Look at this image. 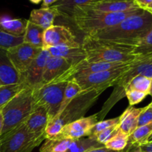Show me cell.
<instances>
[{
	"instance_id": "cell-1",
	"label": "cell",
	"mask_w": 152,
	"mask_h": 152,
	"mask_svg": "<svg viewBox=\"0 0 152 152\" xmlns=\"http://www.w3.org/2000/svg\"><path fill=\"white\" fill-rule=\"evenodd\" d=\"M151 27L152 13L142 10L114 26L85 35L135 47Z\"/></svg>"
},
{
	"instance_id": "cell-2",
	"label": "cell",
	"mask_w": 152,
	"mask_h": 152,
	"mask_svg": "<svg viewBox=\"0 0 152 152\" xmlns=\"http://www.w3.org/2000/svg\"><path fill=\"white\" fill-rule=\"evenodd\" d=\"M88 62H120L134 60L139 55L133 53L134 46L119 44L85 35L81 44Z\"/></svg>"
},
{
	"instance_id": "cell-3",
	"label": "cell",
	"mask_w": 152,
	"mask_h": 152,
	"mask_svg": "<svg viewBox=\"0 0 152 152\" xmlns=\"http://www.w3.org/2000/svg\"><path fill=\"white\" fill-rule=\"evenodd\" d=\"M143 9L136 7L118 13H106L91 10L83 7H76L73 10L71 20L80 31L85 34H92L114 26L126 18L140 13Z\"/></svg>"
},
{
	"instance_id": "cell-4",
	"label": "cell",
	"mask_w": 152,
	"mask_h": 152,
	"mask_svg": "<svg viewBox=\"0 0 152 152\" xmlns=\"http://www.w3.org/2000/svg\"><path fill=\"white\" fill-rule=\"evenodd\" d=\"M102 93L96 90L80 92L59 115L49 122L45 132L46 139L55 137L60 133L64 126L84 117Z\"/></svg>"
},
{
	"instance_id": "cell-5",
	"label": "cell",
	"mask_w": 152,
	"mask_h": 152,
	"mask_svg": "<svg viewBox=\"0 0 152 152\" xmlns=\"http://www.w3.org/2000/svg\"><path fill=\"white\" fill-rule=\"evenodd\" d=\"M138 76L152 78V53L138 56L129 64L126 71L114 86L111 96L104 104L100 111L97 113L98 120H102L115 104L126 96V87L134 77Z\"/></svg>"
},
{
	"instance_id": "cell-6",
	"label": "cell",
	"mask_w": 152,
	"mask_h": 152,
	"mask_svg": "<svg viewBox=\"0 0 152 152\" xmlns=\"http://www.w3.org/2000/svg\"><path fill=\"white\" fill-rule=\"evenodd\" d=\"M32 88H24L1 108L4 125L1 135L20 126L34 110Z\"/></svg>"
},
{
	"instance_id": "cell-7",
	"label": "cell",
	"mask_w": 152,
	"mask_h": 152,
	"mask_svg": "<svg viewBox=\"0 0 152 152\" xmlns=\"http://www.w3.org/2000/svg\"><path fill=\"white\" fill-rule=\"evenodd\" d=\"M45 139L31 133L23 123L0 136V152H32Z\"/></svg>"
},
{
	"instance_id": "cell-8",
	"label": "cell",
	"mask_w": 152,
	"mask_h": 152,
	"mask_svg": "<svg viewBox=\"0 0 152 152\" xmlns=\"http://www.w3.org/2000/svg\"><path fill=\"white\" fill-rule=\"evenodd\" d=\"M67 82L40 85L33 89L34 108L42 106L47 111L50 121L57 114L63 99Z\"/></svg>"
},
{
	"instance_id": "cell-9",
	"label": "cell",
	"mask_w": 152,
	"mask_h": 152,
	"mask_svg": "<svg viewBox=\"0 0 152 152\" xmlns=\"http://www.w3.org/2000/svg\"><path fill=\"white\" fill-rule=\"evenodd\" d=\"M129 64L122 68L79 76L72 80L80 86L83 91L96 90L103 92L108 88L117 84V81L128 68Z\"/></svg>"
},
{
	"instance_id": "cell-10",
	"label": "cell",
	"mask_w": 152,
	"mask_h": 152,
	"mask_svg": "<svg viewBox=\"0 0 152 152\" xmlns=\"http://www.w3.org/2000/svg\"><path fill=\"white\" fill-rule=\"evenodd\" d=\"M42 50V48L22 42L7 49V54L15 70L22 74L28 69Z\"/></svg>"
},
{
	"instance_id": "cell-11",
	"label": "cell",
	"mask_w": 152,
	"mask_h": 152,
	"mask_svg": "<svg viewBox=\"0 0 152 152\" xmlns=\"http://www.w3.org/2000/svg\"><path fill=\"white\" fill-rule=\"evenodd\" d=\"M80 45L72 31L63 25H53L44 31L43 50H48L50 48L56 46L78 47Z\"/></svg>"
},
{
	"instance_id": "cell-12",
	"label": "cell",
	"mask_w": 152,
	"mask_h": 152,
	"mask_svg": "<svg viewBox=\"0 0 152 152\" xmlns=\"http://www.w3.org/2000/svg\"><path fill=\"white\" fill-rule=\"evenodd\" d=\"M50 56L48 50H42L25 73L19 74V83L25 88L34 89L40 86L42 81L43 72L48 59Z\"/></svg>"
},
{
	"instance_id": "cell-13",
	"label": "cell",
	"mask_w": 152,
	"mask_h": 152,
	"mask_svg": "<svg viewBox=\"0 0 152 152\" xmlns=\"http://www.w3.org/2000/svg\"><path fill=\"white\" fill-rule=\"evenodd\" d=\"M98 121L99 120L97 114H93L89 117H83L64 126L60 133L55 137L77 140L90 137L91 135V131L94 126Z\"/></svg>"
},
{
	"instance_id": "cell-14",
	"label": "cell",
	"mask_w": 152,
	"mask_h": 152,
	"mask_svg": "<svg viewBox=\"0 0 152 152\" xmlns=\"http://www.w3.org/2000/svg\"><path fill=\"white\" fill-rule=\"evenodd\" d=\"M78 7L106 13L124 12L139 7L135 4L134 0H96L87 4Z\"/></svg>"
},
{
	"instance_id": "cell-15",
	"label": "cell",
	"mask_w": 152,
	"mask_h": 152,
	"mask_svg": "<svg viewBox=\"0 0 152 152\" xmlns=\"http://www.w3.org/2000/svg\"><path fill=\"white\" fill-rule=\"evenodd\" d=\"M71 66V63L66 59L50 56L45 67L41 85L56 81L58 78L63 75L64 73L66 72Z\"/></svg>"
},
{
	"instance_id": "cell-16",
	"label": "cell",
	"mask_w": 152,
	"mask_h": 152,
	"mask_svg": "<svg viewBox=\"0 0 152 152\" xmlns=\"http://www.w3.org/2000/svg\"><path fill=\"white\" fill-rule=\"evenodd\" d=\"M50 122V117L45 108L39 106L34 108L24 123L27 129L37 135H45V129Z\"/></svg>"
},
{
	"instance_id": "cell-17",
	"label": "cell",
	"mask_w": 152,
	"mask_h": 152,
	"mask_svg": "<svg viewBox=\"0 0 152 152\" xmlns=\"http://www.w3.org/2000/svg\"><path fill=\"white\" fill-rule=\"evenodd\" d=\"M19 82V74L12 65L7 50L0 48V87L16 84Z\"/></svg>"
},
{
	"instance_id": "cell-18",
	"label": "cell",
	"mask_w": 152,
	"mask_h": 152,
	"mask_svg": "<svg viewBox=\"0 0 152 152\" xmlns=\"http://www.w3.org/2000/svg\"><path fill=\"white\" fill-rule=\"evenodd\" d=\"M51 56L61 57L66 59L71 65L79 63L86 59V55L81 45L78 47L71 46H56L48 49Z\"/></svg>"
},
{
	"instance_id": "cell-19",
	"label": "cell",
	"mask_w": 152,
	"mask_h": 152,
	"mask_svg": "<svg viewBox=\"0 0 152 152\" xmlns=\"http://www.w3.org/2000/svg\"><path fill=\"white\" fill-rule=\"evenodd\" d=\"M56 16H59L57 11L52 6H50L39 9H34L31 12L28 20L46 30L53 25Z\"/></svg>"
},
{
	"instance_id": "cell-20",
	"label": "cell",
	"mask_w": 152,
	"mask_h": 152,
	"mask_svg": "<svg viewBox=\"0 0 152 152\" xmlns=\"http://www.w3.org/2000/svg\"><path fill=\"white\" fill-rule=\"evenodd\" d=\"M143 108H134L129 106L120 116L119 129L130 136L137 128V122L139 116Z\"/></svg>"
},
{
	"instance_id": "cell-21",
	"label": "cell",
	"mask_w": 152,
	"mask_h": 152,
	"mask_svg": "<svg viewBox=\"0 0 152 152\" xmlns=\"http://www.w3.org/2000/svg\"><path fill=\"white\" fill-rule=\"evenodd\" d=\"M27 24L28 20L25 19H11L7 16L0 17V29L13 37H23Z\"/></svg>"
},
{
	"instance_id": "cell-22",
	"label": "cell",
	"mask_w": 152,
	"mask_h": 152,
	"mask_svg": "<svg viewBox=\"0 0 152 152\" xmlns=\"http://www.w3.org/2000/svg\"><path fill=\"white\" fill-rule=\"evenodd\" d=\"M45 30L28 20L26 30L23 36V42L42 48L43 34Z\"/></svg>"
},
{
	"instance_id": "cell-23",
	"label": "cell",
	"mask_w": 152,
	"mask_h": 152,
	"mask_svg": "<svg viewBox=\"0 0 152 152\" xmlns=\"http://www.w3.org/2000/svg\"><path fill=\"white\" fill-rule=\"evenodd\" d=\"M94 1L96 0H59L50 6L57 11L59 16L70 19L76 7L85 5Z\"/></svg>"
},
{
	"instance_id": "cell-24",
	"label": "cell",
	"mask_w": 152,
	"mask_h": 152,
	"mask_svg": "<svg viewBox=\"0 0 152 152\" xmlns=\"http://www.w3.org/2000/svg\"><path fill=\"white\" fill-rule=\"evenodd\" d=\"M40 147V152H65L68 149L74 140L54 137L45 139Z\"/></svg>"
},
{
	"instance_id": "cell-25",
	"label": "cell",
	"mask_w": 152,
	"mask_h": 152,
	"mask_svg": "<svg viewBox=\"0 0 152 152\" xmlns=\"http://www.w3.org/2000/svg\"><path fill=\"white\" fill-rule=\"evenodd\" d=\"M104 147L93 137H86L74 140L68 149L65 152H86L94 148Z\"/></svg>"
},
{
	"instance_id": "cell-26",
	"label": "cell",
	"mask_w": 152,
	"mask_h": 152,
	"mask_svg": "<svg viewBox=\"0 0 152 152\" xmlns=\"http://www.w3.org/2000/svg\"><path fill=\"white\" fill-rule=\"evenodd\" d=\"M129 135L118 129L117 132L104 144L105 148L115 151H122L129 145Z\"/></svg>"
},
{
	"instance_id": "cell-27",
	"label": "cell",
	"mask_w": 152,
	"mask_h": 152,
	"mask_svg": "<svg viewBox=\"0 0 152 152\" xmlns=\"http://www.w3.org/2000/svg\"><path fill=\"white\" fill-rule=\"evenodd\" d=\"M81 91H83L81 88L74 80H70L67 81L66 87H65V92H64L63 99H62V104L59 108L56 116L59 115L64 109L67 107V105L79 94Z\"/></svg>"
},
{
	"instance_id": "cell-28",
	"label": "cell",
	"mask_w": 152,
	"mask_h": 152,
	"mask_svg": "<svg viewBox=\"0 0 152 152\" xmlns=\"http://www.w3.org/2000/svg\"><path fill=\"white\" fill-rule=\"evenodd\" d=\"M26 88L21 83L7 85V86L0 87V110L3 106L10 100L14 96H16L19 92Z\"/></svg>"
},
{
	"instance_id": "cell-29",
	"label": "cell",
	"mask_w": 152,
	"mask_h": 152,
	"mask_svg": "<svg viewBox=\"0 0 152 152\" xmlns=\"http://www.w3.org/2000/svg\"><path fill=\"white\" fill-rule=\"evenodd\" d=\"M152 134V122L144 126H140L129 136V143L140 144L145 143L148 137Z\"/></svg>"
},
{
	"instance_id": "cell-30",
	"label": "cell",
	"mask_w": 152,
	"mask_h": 152,
	"mask_svg": "<svg viewBox=\"0 0 152 152\" xmlns=\"http://www.w3.org/2000/svg\"><path fill=\"white\" fill-rule=\"evenodd\" d=\"M133 53L139 56L152 53V27L134 47Z\"/></svg>"
},
{
	"instance_id": "cell-31",
	"label": "cell",
	"mask_w": 152,
	"mask_h": 152,
	"mask_svg": "<svg viewBox=\"0 0 152 152\" xmlns=\"http://www.w3.org/2000/svg\"><path fill=\"white\" fill-rule=\"evenodd\" d=\"M150 85H151V79L146 77L138 76V77H134L129 83L126 88V92L129 90H136L146 93L148 95Z\"/></svg>"
},
{
	"instance_id": "cell-32",
	"label": "cell",
	"mask_w": 152,
	"mask_h": 152,
	"mask_svg": "<svg viewBox=\"0 0 152 152\" xmlns=\"http://www.w3.org/2000/svg\"><path fill=\"white\" fill-rule=\"evenodd\" d=\"M23 42V37H13L0 29V48L4 49H8L13 46L20 45Z\"/></svg>"
},
{
	"instance_id": "cell-33",
	"label": "cell",
	"mask_w": 152,
	"mask_h": 152,
	"mask_svg": "<svg viewBox=\"0 0 152 152\" xmlns=\"http://www.w3.org/2000/svg\"><path fill=\"white\" fill-rule=\"evenodd\" d=\"M119 122H120V117H116V118L110 119V120L98 121L97 123L94 126L93 129H92L91 135V137L94 136L96 134L101 132V131L104 130V129H108V128L112 127V126L119 124Z\"/></svg>"
},
{
	"instance_id": "cell-34",
	"label": "cell",
	"mask_w": 152,
	"mask_h": 152,
	"mask_svg": "<svg viewBox=\"0 0 152 152\" xmlns=\"http://www.w3.org/2000/svg\"><path fill=\"white\" fill-rule=\"evenodd\" d=\"M119 129V124L116 125V126H112V127H110L108 129H104V130L101 131V132H98L97 134L93 136V137H94L99 143L104 144L116 133V132L118 131Z\"/></svg>"
},
{
	"instance_id": "cell-35",
	"label": "cell",
	"mask_w": 152,
	"mask_h": 152,
	"mask_svg": "<svg viewBox=\"0 0 152 152\" xmlns=\"http://www.w3.org/2000/svg\"><path fill=\"white\" fill-rule=\"evenodd\" d=\"M146 93L136 90H129L126 92V96L128 98L130 106L137 105L142 102L147 96Z\"/></svg>"
},
{
	"instance_id": "cell-36",
	"label": "cell",
	"mask_w": 152,
	"mask_h": 152,
	"mask_svg": "<svg viewBox=\"0 0 152 152\" xmlns=\"http://www.w3.org/2000/svg\"><path fill=\"white\" fill-rule=\"evenodd\" d=\"M152 122V105L150 103L147 106L144 107L143 110L140 113L138 118L137 127L144 126Z\"/></svg>"
},
{
	"instance_id": "cell-37",
	"label": "cell",
	"mask_w": 152,
	"mask_h": 152,
	"mask_svg": "<svg viewBox=\"0 0 152 152\" xmlns=\"http://www.w3.org/2000/svg\"><path fill=\"white\" fill-rule=\"evenodd\" d=\"M123 152H141L140 145L137 144H130L127 145Z\"/></svg>"
},
{
	"instance_id": "cell-38",
	"label": "cell",
	"mask_w": 152,
	"mask_h": 152,
	"mask_svg": "<svg viewBox=\"0 0 152 152\" xmlns=\"http://www.w3.org/2000/svg\"><path fill=\"white\" fill-rule=\"evenodd\" d=\"M134 2L137 7L144 10L148 4H151L152 2V0H134Z\"/></svg>"
},
{
	"instance_id": "cell-39",
	"label": "cell",
	"mask_w": 152,
	"mask_h": 152,
	"mask_svg": "<svg viewBox=\"0 0 152 152\" xmlns=\"http://www.w3.org/2000/svg\"><path fill=\"white\" fill-rule=\"evenodd\" d=\"M139 145L141 152H152V142H145Z\"/></svg>"
},
{
	"instance_id": "cell-40",
	"label": "cell",
	"mask_w": 152,
	"mask_h": 152,
	"mask_svg": "<svg viewBox=\"0 0 152 152\" xmlns=\"http://www.w3.org/2000/svg\"><path fill=\"white\" fill-rule=\"evenodd\" d=\"M86 152H123V151H112V150H109V149H108V148H105V146H104V147H101V148H94V149L89 150V151H88Z\"/></svg>"
},
{
	"instance_id": "cell-41",
	"label": "cell",
	"mask_w": 152,
	"mask_h": 152,
	"mask_svg": "<svg viewBox=\"0 0 152 152\" xmlns=\"http://www.w3.org/2000/svg\"><path fill=\"white\" fill-rule=\"evenodd\" d=\"M59 0H42V7H50V5H52L53 4H54L55 2H56Z\"/></svg>"
},
{
	"instance_id": "cell-42",
	"label": "cell",
	"mask_w": 152,
	"mask_h": 152,
	"mask_svg": "<svg viewBox=\"0 0 152 152\" xmlns=\"http://www.w3.org/2000/svg\"><path fill=\"white\" fill-rule=\"evenodd\" d=\"M3 125H4V120H3V116L2 114H1V111L0 110V136H1V133H2Z\"/></svg>"
},
{
	"instance_id": "cell-43",
	"label": "cell",
	"mask_w": 152,
	"mask_h": 152,
	"mask_svg": "<svg viewBox=\"0 0 152 152\" xmlns=\"http://www.w3.org/2000/svg\"><path fill=\"white\" fill-rule=\"evenodd\" d=\"M144 10H147V11L150 12V13H152V2L150 4H148V5L147 6V7H145V8L144 9Z\"/></svg>"
},
{
	"instance_id": "cell-44",
	"label": "cell",
	"mask_w": 152,
	"mask_h": 152,
	"mask_svg": "<svg viewBox=\"0 0 152 152\" xmlns=\"http://www.w3.org/2000/svg\"><path fill=\"white\" fill-rule=\"evenodd\" d=\"M30 1H31V3H33V4H39L40 2H41L42 0H29Z\"/></svg>"
},
{
	"instance_id": "cell-45",
	"label": "cell",
	"mask_w": 152,
	"mask_h": 152,
	"mask_svg": "<svg viewBox=\"0 0 152 152\" xmlns=\"http://www.w3.org/2000/svg\"><path fill=\"white\" fill-rule=\"evenodd\" d=\"M148 95L152 97V78L151 79V85H150V89H149V92H148Z\"/></svg>"
},
{
	"instance_id": "cell-46",
	"label": "cell",
	"mask_w": 152,
	"mask_h": 152,
	"mask_svg": "<svg viewBox=\"0 0 152 152\" xmlns=\"http://www.w3.org/2000/svg\"><path fill=\"white\" fill-rule=\"evenodd\" d=\"M152 142V134L151 135H150L149 137H148V139H147L146 142Z\"/></svg>"
},
{
	"instance_id": "cell-47",
	"label": "cell",
	"mask_w": 152,
	"mask_h": 152,
	"mask_svg": "<svg viewBox=\"0 0 152 152\" xmlns=\"http://www.w3.org/2000/svg\"><path fill=\"white\" fill-rule=\"evenodd\" d=\"M151 105H152V102H151Z\"/></svg>"
}]
</instances>
